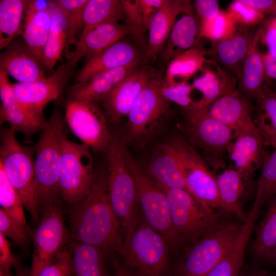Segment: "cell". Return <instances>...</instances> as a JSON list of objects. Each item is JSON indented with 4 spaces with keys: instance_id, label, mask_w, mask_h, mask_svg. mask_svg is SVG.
<instances>
[{
    "instance_id": "obj_3",
    "label": "cell",
    "mask_w": 276,
    "mask_h": 276,
    "mask_svg": "<svg viewBox=\"0 0 276 276\" xmlns=\"http://www.w3.org/2000/svg\"><path fill=\"white\" fill-rule=\"evenodd\" d=\"M1 136L0 166L19 194L24 208L37 223L39 205L33 150L20 144L11 128H3Z\"/></svg>"
},
{
    "instance_id": "obj_35",
    "label": "cell",
    "mask_w": 276,
    "mask_h": 276,
    "mask_svg": "<svg viewBox=\"0 0 276 276\" xmlns=\"http://www.w3.org/2000/svg\"><path fill=\"white\" fill-rule=\"evenodd\" d=\"M28 1H0V49L7 48L22 33V21Z\"/></svg>"
},
{
    "instance_id": "obj_41",
    "label": "cell",
    "mask_w": 276,
    "mask_h": 276,
    "mask_svg": "<svg viewBox=\"0 0 276 276\" xmlns=\"http://www.w3.org/2000/svg\"><path fill=\"white\" fill-rule=\"evenodd\" d=\"M0 204L8 215L19 223L26 225L24 205L16 190L8 180L0 166Z\"/></svg>"
},
{
    "instance_id": "obj_36",
    "label": "cell",
    "mask_w": 276,
    "mask_h": 276,
    "mask_svg": "<svg viewBox=\"0 0 276 276\" xmlns=\"http://www.w3.org/2000/svg\"><path fill=\"white\" fill-rule=\"evenodd\" d=\"M255 100L257 117L254 121V125L266 146L276 149V97L274 91L264 85Z\"/></svg>"
},
{
    "instance_id": "obj_51",
    "label": "cell",
    "mask_w": 276,
    "mask_h": 276,
    "mask_svg": "<svg viewBox=\"0 0 276 276\" xmlns=\"http://www.w3.org/2000/svg\"><path fill=\"white\" fill-rule=\"evenodd\" d=\"M165 0H139L142 12L144 27L148 30L149 23Z\"/></svg>"
},
{
    "instance_id": "obj_19",
    "label": "cell",
    "mask_w": 276,
    "mask_h": 276,
    "mask_svg": "<svg viewBox=\"0 0 276 276\" xmlns=\"http://www.w3.org/2000/svg\"><path fill=\"white\" fill-rule=\"evenodd\" d=\"M206 64L202 75L195 78L192 84L194 89L201 93L202 97L195 101L189 110H206L216 100L237 89L238 79L233 72L220 67L213 61L207 60Z\"/></svg>"
},
{
    "instance_id": "obj_1",
    "label": "cell",
    "mask_w": 276,
    "mask_h": 276,
    "mask_svg": "<svg viewBox=\"0 0 276 276\" xmlns=\"http://www.w3.org/2000/svg\"><path fill=\"white\" fill-rule=\"evenodd\" d=\"M70 222L74 241L121 254L122 229L110 202L107 174H95L88 194L73 205Z\"/></svg>"
},
{
    "instance_id": "obj_28",
    "label": "cell",
    "mask_w": 276,
    "mask_h": 276,
    "mask_svg": "<svg viewBox=\"0 0 276 276\" xmlns=\"http://www.w3.org/2000/svg\"><path fill=\"white\" fill-rule=\"evenodd\" d=\"M208 50L199 39L190 49L177 55L169 63L162 83L171 85L181 82H187L200 70H202L208 60L205 58Z\"/></svg>"
},
{
    "instance_id": "obj_31",
    "label": "cell",
    "mask_w": 276,
    "mask_h": 276,
    "mask_svg": "<svg viewBox=\"0 0 276 276\" xmlns=\"http://www.w3.org/2000/svg\"><path fill=\"white\" fill-rule=\"evenodd\" d=\"M260 28L257 30L251 47L245 57L240 78L238 80V89L250 100L256 99L263 87L265 79L262 53L258 48Z\"/></svg>"
},
{
    "instance_id": "obj_42",
    "label": "cell",
    "mask_w": 276,
    "mask_h": 276,
    "mask_svg": "<svg viewBox=\"0 0 276 276\" xmlns=\"http://www.w3.org/2000/svg\"><path fill=\"white\" fill-rule=\"evenodd\" d=\"M237 23L227 11L220 10L214 18L201 23L200 37L213 42L223 40L230 36L235 31Z\"/></svg>"
},
{
    "instance_id": "obj_59",
    "label": "cell",
    "mask_w": 276,
    "mask_h": 276,
    "mask_svg": "<svg viewBox=\"0 0 276 276\" xmlns=\"http://www.w3.org/2000/svg\"><path fill=\"white\" fill-rule=\"evenodd\" d=\"M272 264L274 265H276V253L272 262Z\"/></svg>"
},
{
    "instance_id": "obj_43",
    "label": "cell",
    "mask_w": 276,
    "mask_h": 276,
    "mask_svg": "<svg viewBox=\"0 0 276 276\" xmlns=\"http://www.w3.org/2000/svg\"><path fill=\"white\" fill-rule=\"evenodd\" d=\"M0 233L22 248L26 247L33 235L27 225H22L15 220L2 208L0 209Z\"/></svg>"
},
{
    "instance_id": "obj_33",
    "label": "cell",
    "mask_w": 276,
    "mask_h": 276,
    "mask_svg": "<svg viewBox=\"0 0 276 276\" xmlns=\"http://www.w3.org/2000/svg\"><path fill=\"white\" fill-rule=\"evenodd\" d=\"M198 31L193 12L183 14L176 21L163 49V59L170 62L177 55L192 48L199 39Z\"/></svg>"
},
{
    "instance_id": "obj_25",
    "label": "cell",
    "mask_w": 276,
    "mask_h": 276,
    "mask_svg": "<svg viewBox=\"0 0 276 276\" xmlns=\"http://www.w3.org/2000/svg\"><path fill=\"white\" fill-rule=\"evenodd\" d=\"M141 59L135 47L127 41L120 40L87 60L78 72L75 81L85 82L100 72L126 66Z\"/></svg>"
},
{
    "instance_id": "obj_27",
    "label": "cell",
    "mask_w": 276,
    "mask_h": 276,
    "mask_svg": "<svg viewBox=\"0 0 276 276\" xmlns=\"http://www.w3.org/2000/svg\"><path fill=\"white\" fill-rule=\"evenodd\" d=\"M148 172L160 188L188 191L173 143L162 146L152 159Z\"/></svg>"
},
{
    "instance_id": "obj_53",
    "label": "cell",
    "mask_w": 276,
    "mask_h": 276,
    "mask_svg": "<svg viewBox=\"0 0 276 276\" xmlns=\"http://www.w3.org/2000/svg\"><path fill=\"white\" fill-rule=\"evenodd\" d=\"M265 78L276 80V58L269 53H262Z\"/></svg>"
},
{
    "instance_id": "obj_60",
    "label": "cell",
    "mask_w": 276,
    "mask_h": 276,
    "mask_svg": "<svg viewBox=\"0 0 276 276\" xmlns=\"http://www.w3.org/2000/svg\"><path fill=\"white\" fill-rule=\"evenodd\" d=\"M274 95H275V97H276V92H275V91H274Z\"/></svg>"
},
{
    "instance_id": "obj_9",
    "label": "cell",
    "mask_w": 276,
    "mask_h": 276,
    "mask_svg": "<svg viewBox=\"0 0 276 276\" xmlns=\"http://www.w3.org/2000/svg\"><path fill=\"white\" fill-rule=\"evenodd\" d=\"M127 160L146 222L159 233L169 245H175L180 238L173 228L164 192L145 174L128 152Z\"/></svg>"
},
{
    "instance_id": "obj_8",
    "label": "cell",
    "mask_w": 276,
    "mask_h": 276,
    "mask_svg": "<svg viewBox=\"0 0 276 276\" xmlns=\"http://www.w3.org/2000/svg\"><path fill=\"white\" fill-rule=\"evenodd\" d=\"M160 188L166 195L172 225L179 238L197 240L219 225L214 211L207 209L188 191Z\"/></svg>"
},
{
    "instance_id": "obj_39",
    "label": "cell",
    "mask_w": 276,
    "mask_h": 276,
    "mask_svg": "<svg viewBox=\"0 0 276 276\" xmlns=\"http://www.w3.org/2000/svg\"><path fill=\"white\" fill-rule=\"evenodd\" d=\"M88 0H57L66 20L67 38L66 47L78 42L76 37L84 26V11Z\"/></svg>"
},
{
    "instance_id": "obj_12",
    "label": "cell",
    "mask_w": 276,
    "mask_h": 276,
    "mask_svg": "<svg viewBox=\"0 0 276 276\" xmlns=\"http://www.w3.org/2000/svg\"><path fill=\"white\" fill-rule=\"evenodd\" d=\"M65 119L71 130L83 144L94 151L106 150L113 137L96 103L71 100L66 104Z\"/></svg>"
},
{
    "instance_id": "obj_55",
    "label": "cell",
    "mask_w": 276,
    "mask_h": 276,
    "mask_svg": "<svg viewBox=\"0 0 276 276\" xmlns=\"http://www.w3.org/2000/svg\"><path fill=\"white\" fill-rule=\"evenodd\" d=\"M15 276H29L30 270L22 266L18 262L15 266Z\"/></svg>"
},
{
    "instance_id": "obj_11",
    "label": "cell",
    "mask_w": 276,
    "mask_h": 276,
    "mask_svg": "<svg viewBox=\"0 0 276 276\" xmlns=\"http://www.w3.org/2000/svg\"><path fill=\"white\" fill-rule=\"evenodd\" d=\"M33 238L34 249L29 276H37L61 252L67 239L62 211L58 201L43 211Z\"/></svg>"
},
{
    "instance_id": "obj_34",
    "label": "cell",
    "mask_w": 276,
    "mask_h": 276,
    "mask_svg": "<svg viewBox=\"0 0 276 276\" xmlns=\"http://www.w3.org/2000/svg\"><path fill=\"white\" fill-rule=\"evenodd\" d=\"M253 252L261 263L272 264L276 253V195L269 201L253 244Z\"/></svg>"
},
{
    "instance_id": "obj_10",
    "label": "cell",
    "mask_w": 276,
    "mask_h": 276,
    "mask_svg": "<svg viewBox=\"0 0 276 276\" xmlns=\"http://www.w3.org/2000/svg\"><path fill=\"white\" fill-rule=\"evenodd\" d=\"M173 144L188 192L207 209L214 211L221 208L216 176L186 143L178 140Z\"/></svg>"
},
{
    "instance_id": "obj_6",
    "label": "cell",
    "mask_w": 276,
    "mask_h": 276,
    "mask_svg": "<svg viewBox=\"0 0 276 276\" xmlns=\"http://www.w3.org/2000/svg\"><path fill=\"white\" fill-rule=\"evenodd\" d=\"M167 242L147 222L124 241L121 254L137 276H162L167 266Z\"/></svg>"
},
{
    "instance_id": "obj_48",
    "label": "cell",
    "mask_w": 276,
    "mask_h": 276,
    "mask_svg": "<svg viewBox=\"0 0 276 276\" xmlns=\"http://www.w3.org/2000/svg\"><path fill=\"white\" fill-rule=\"evenodd\" d=\"M9 242L0 233V276H13L11 270L17 263Z\"/></svg>"
},
{
    "instance_id": "obj_22",
    "label": "cell",
    "mask_w": 276,
    "mask_h": 276,
    "mask_svg": "<svg viewBox=\"0 0 276 276\" xmlns=\"http://www.w3.org/2000/svg\"><path fill=\"white\" fill-rule=\"evenodd\" d=\"M192 12L193 9L190 1L165 0L153 15L148 28L147 57L154 58L163 50L179 14Z\"/></svg>"
},
{
    "instance_id": "obj_15",
    "label": "cell",
    "mask_w": 276,
    "mask_h": 276,
    "mask_svg": "<svg viewBox=\"0 0 276 276\" xmlns=\"http://www.w3.org/2000/svg\"><path fill=\"white\" fill-rule=\"evenodd\" d=\"M162 80L152 79L142 89L128 115L129 133L137 138L150 131L168 108L162 93Z\"/></svg>"
},
{
    "instance_id": "obj_23",
    "label": "cell",
    "mask_w": 276,
    "mask_h": 276,
    "mask_svg": "<svg viewBox=\"0 0 276 276\" xmlns=\"http://www.w3.org/2000/svg\"><path fill=\"white\" fill-rule=\"evenodd\" d=\"M42 65L24 41L12 43L1 54V70L19 83L45 79Z\"/></svg>"
},
{
    "instance_id": "obj_54",
    "label": "cell",
    "mask_w": 276,
    "mask_h": 276,
    "mask_svg": "<svg viewBox=\"0 0 276 276\" xmlns=\"http://www.w3.org/2000/svg\"><path fill=\"white\" fill-rule=\"evenodd\" d=\"M269 271L262 268L241 269L238 276H268Z\"/></svg>"
},
{
    "instance_id": "obj_30",
    "label": "cell",
    "mask_w": 276,
    "mask_h": 276,
    "mask_svg": "<svg viewBox=\"0 0 276 276\" xmlns=\"http://www.w3.org/2000/svg\"><path fill=\"white\" fill-rule=\"evenodd\" d=\"M221 209L234 214L244 222L247 215L242 206V198L245 192V181L242 175L229 167L216 176Z\"/></svg>"
},
{
    "instance_id": "obj_56",
    "label": "cell",
    "mask_w": 276,
    "mask_h": 276,
    "mask_svg": "<svg viewBox=\"0 0 276 276\" xmlns=\"http://www.w3.org/2000/svg\"><path fill=\"white\" fill-rule=\"evenodd\" d=\"M116 272L114 276H133L129 271L118 265L115 264Z\"/></svg>"
},
{
    "instance_id": "obj_29",
    "label": "cell",
    "mask_w": 276,
    "mask_h": 276,
    "mask_svg": "<svg viewBox=\"0 0 276 276\" xmlns=\"http://www.w3.org/2000/svg\"><path fill=\"white\" fill-rule=\"evenodd\" d=\"M25 14L21 34L24 41L42 64L43 51L50 29V13L48 8L36 9L28 1Z\"/></svg>"
},
{
    "instance_id": "obj_44",
    "label": "cell",
    "mask_w": 276,
    "mask_h": 276,
    "mask_svg": "<svg viewBox=\"0 0 276 276\" xmlns=\"http://www.w3.org/2000/svg\"><path fill=\"white\" fill-rule=\"evenodd\" d=\"M227 12L238 24L250 27L261 23L265 18L264 14L246 5L241 0L233 1Z\"/></svg>"
},
{
    "instance_id": "obj_40",
    "label": "cell",
    "mask_w": 276,
    "mask_h": 276,
    "mask_svg": "<svg viewBox=\"0 0 276 276\" xmlns=\"http://www.w3.org/2000/svg\"><path fill=\"white\" fill-rule=\"evenodd\" d=\"M262 168L255 200L263 206L276 195V149L266 155Z\"/></svg>"
},
{
    "instance_id": "obj_49",
    "label": "cell",
    "mask_w": 276,
    "mask_h": 276,
    "mask_svg": "<svg viewBox=\"0 0 276 276\" xmlns=\"http://www.w3.org/2000/svg\"><path fill=\"white\" fill-rule=\"evenodd\" d=\"M193 3L201 23L215 17L221 10L216 0H196Z\"/></svg>"
},
{
    "instance_id": "obj_52",
    "label": "cell",
    "mask_w": 276,
    "mask_h": 276,
    "mask_svg": "<svg viewBox=\"0 0 276 276\" xmlns=\"http://www.w3.org/2000/svg\"><path fill=\"white\" fill-rule=\"evenodd\" d=\"M242 2L265 14L276 17V0H241Z\"/></svg>"
},
{
    "instance_id": "obj_38",
    "label": "cell",
    "mask_w": 276,
    "mask_h": 276,
    "mask_svg": "<svg viewBox=\"0 0 276 276\" xmlns=\"http://www.w3.org/2000/svg\"><path fill=\"white\" fill-rule=\"evenodd\" d=\"M71 249L74 276H106L100 249L75 241Z\"/></svg>"
},
{
    "instance_id": "obj_4",
    "label": "cell",
    "mask_w": 276,
    "mask_h": 276,
    "mask_svg": "<svg viewBox=\"0 0 276 276\" xmlns=\"http://www.w3.org/2000/svg\"><path fill=\"white\" fill-rule=\"evenodd\" d=\"M106 151L109 198L126 240L136 227L135 183L128 167L127 152L123 142L118 137L112 138Z\"/></svg>"
},
{
    "instance_id": "obj_14",
    "label": "cell",
    "mask_w": 276,
    "mask_h": 276,
    "mask_svg": "<svg viewBox=\"0 0 276 276\" xmlns=\"http://www.w3.org/2000/svg\"><path fill=\"white\" fill-rule=\"evenodd\" d=\"M70 73L66 65L62 64L50 76L44 79L12 84L14 95L31 115L38 119L45 120L43 113L44 108L59 96Z\"/></svg>"
},
{
    "instance_id": "obj_18",
    "label": "cell",
    "mask_w": 276,
    "mask_h": 276,
    "mask_svg": "<svg viewBox=\"0 0 276 276\" xmlns=\"http://www.w3.org/2000/svg\"><path fill=\"white\" fill-rule=\"evenodd\" d=\"M130 33L128 26L119 22L98 26L80 37L65 65L71 72L82 58L85 57L88 60Z\"/></svg>"
},
{
    "instance_id": "obj_20",
    "label": "cell",
    "mask_w": 276,
    "mask_h": 276,
    "mask_svg": "<svg viewBox=\"0 0 276 276\" xmlns=\"http://www.w3.org/2000/svg\"><path fill=\"white\" fill-rule=\"evenodd\" d=\"M144 69L137 68L121 81L103 100V106L111 122L128 115L143 87L154 78Z\"/></svg>"
},
{
    "instance_id": "obj_32",
    "label": "cell",
    "mask_w": 276,
    "mask_h": 276,
    "mask_svg": "<svg viewBox=\"0 0 276 276\" xmlns=\"http://www.w3.org/2000/svg\"><path fill=\"white\" fill-rule=\"evenodd\" d=\"M51 21L48 40L43 51L42 64L52 71L66 45L67 27L64 14L55 1H50Z\"/></svg>"
},
{
    "instance_id": "obj_24",
    "label": "cell",
    "mask_w": 276,
    "mask_h": 276,
    "mask_svg": "<svg viewBox=\"0 0 276 276\" xmlns=\"http://www.w3.org/2000/svg\"><path fill=\"white\" fill-rule=\"evenodd\" d=\"M141 59L123 67L100 72L69 88L71 100L96 103L103 101L124 78L139 68Z\"/></svg>"
},
{
    "instance_id": "obj_7",
    "label": "cell",
    "mask_w": 276,
    "mask_h": 276,
    "mask_svg": "<svg viewBox=\"0 0 276 276\" xmlns=\"http://www.w3.org/2000/svg\"><path fill=\"white\" fill-rule=\"evenodd\" d=\"M90 149L64 137L59 183L62 199L69 204L79 202L89 191L95 175Z\"/></svg>"
},
{
    "instance_id": "obj_2",
    "label": "cell",
    "mask_w": 276,
    "mask_h": 276,
    "mask_svg": "<svg viewBox=\"0 0 276 276\" xmlns=\"http://www.w3.org/2000/svg\"><path fill=\"white\" fill-rule=\"evenodd\" d=\"M63 118L57 109L41 130L34 147L35 170L39 208L57 202L63 142L66 134Z\"/></svg>"
},
{
    "instance_id": "obj_17",
    "label": "cell",
    "mask_w": 276,
    "mask_h": 276,
    "mask_svg": "<svg viewBox=\"0 0 276 276\" xmlns=\"http://www.w3.org/2000/svg\"><path fill=\"white\" fill-rule=\"evenodd\" d=\"M206 111L212 117L229 128L235 137L254 123L252 113L254 107L251 100L238 88L216 100Z\"/></svg>"
},
{
    "instance_id": "obj_50",
    "label": "cell",
    "mask_w": 276,
    "mask_h": 276,
    "mask_svg": "<svg viewBox=\"0 0 276 276\" xmlns=\"http://www.w3.org/2000/svg\"><path fill=\"white\" fill-rule=\"evenodd\" d=\"M259 41L266 45L268 53L276 58V29L268 21L260 27Z\"/></svg>"
},
{
    "instance_id": "obj_37",
    "label": "cell",
    "mask_w": 276,
    "mask_h": 276,
    "mask_svg": "<svg viewBox=\"0 0 276 276\" xmlns=\"http://www.w3.org/2000/svg\"><path fill=\"white\" fill-rule=\"evenodd\" d=\"M125 18L120 0H88L84 11L81 37L101 25L119 22Z\"/></svg>"
},
{
    "instance_id": "obj_5",
    "label": "cell",
    "mask_w": 276,
    "mask_h": 276,
    "mask_svg": "<svg viewBox=\"0 0 276 276\" xmlns=\"http://www.w3.org/2000/svg\"><path fill=\"white\" fill-rule=\"evenodd\" d=\"M242 224H219L198 240L185 256L178 268V276H205L231 247Z\"/></svg>"
},
{
    "instance_id": "obj_16",
    "label": "cell",
    "mask_w": 276,
    "mask_h": 276,
    "mask_svg": "<svg viewBox=\"0 0 276 276\" xmlns=\"http://www.w3.org/2000/svg\"><path fill=\"white\" fill-rule=\"evenodd\" d=\"M266 145L252 123L242 131L228 146L227 152L231 167L239 171L246 180L262 167Z\"/></svg>"
},
{
    "instance_id": "obj_46",
    "label": "cell",
    "mask_w": 276,
    "mask_h": 276,
    "mask_svg": "<svg viewBox=\"0 0 276 276\" xmlns=\"http://www.w3.org/2000/svg\"><path fill=\"white\" fill-rule=\"evenodd\" d=\"M123 10L127 26L138 38H142L146 31L142 10L139 0H121Z\"/></svg>"
},
{
    "instance_id": "obj_47",
    "label": "cell",
    "mask_w": 276,
    "mask_h": 276,
    "mask_svg": "<svg viewBox=\"0 0 276 276\" xmlns=\"http://www.w3.org/2000/svg\"><path fill=\"white\" fill-rule=\"evenodd\" d=\"M37 276H74L72 254L62 250Z\"/></svg>"
},
{
    "instance_id": "obj_21",
    "label": "cell",
    "mask_w": 276,
    "mask_h": 276,
    "mask_svg": "<svg viewBox=\"0 0 276 276\" xmlns=\"http://www.w3.org/2000/svg\"><path fill=\"white\" fill-rule=\"evenodd\" d=\"M1 124L8 122L11 129L31 135L41 131L47 121L38 119L28 112L16 98L8 75L0 70Z\"/></svg>"
},
{
    "instance_id": "obj_58",
    "label": "cell",
    "mask_w": 276,
    "mask_h": 276,
    "mask_svg": "<svg viewBox=\"0 0 276 276\" xmlns=\"http://www.w3.org/2000/svg\"><path fill=\"white\" fill-rule=\"evenodd\" d=\"M268 276H276V271L272 272H269Z\"/></svg>"
},
{
    "instance_id": "obj_45",
    "label": "cell",
    "mask_w": 276,
    "mask_h": 276,
    "mask_svg": "<svg viewBox=\"0 0 276 276\" xmlns=\"http://www.w3.org/2000/svg\"><path fill=\"white\" fill-rule=\"evenodd\" d=\"M192 84L181 82L171 85H164L162 83V93L169 102H174L179 106L191 110L195 102L191 98L194 90Z\"/></svg>"
},
{
    "instance_id": "obj_26",
    "label": "cell",
    "mask_w": 276,
    "mask_h": 276,
    "mask_svg": "<svg viewBox=\"0 0 276 276\" xmlns=\"http://www.w3.org/2000/svg\"><path fill=\"white\" fill-rule=\"evenodd\" d=\"M260 209L255 205L242 224L234 243L220 262L205 276H238L243 263L244 255Z\"/></svg>"
},
{
    "instance_id": "obj_57",
    "label": "cell",
    "mask_w": 276,
    "mask_h": 276,
    "mask_svg": "<svg viewBox=\"0 0 276 276\" xmlns=\"http://www.w3.org/2000/svg\"><path fill=\"white\" fill-rule=\"evenodd\" d=\"M270 23L276 29V17H273L268 20Z\"/></svg>"
},
{
    "instance_id": "obj_13",
    "label": "cell",
    "mask_w": 276,
    "mask_h": 276,
    "mask_svg": "<svg viewBox=\"0 0 276 276\" xmlns=\"http://www.w3.org/2000/svg\"><path fill=\"white\" fill-rule=\"evenodd\" d=\"M187 128L191 139L211 157L215 168L235 137L227 126L212 117L206 110H188Z\"/></svg>"
}]
</instances>
